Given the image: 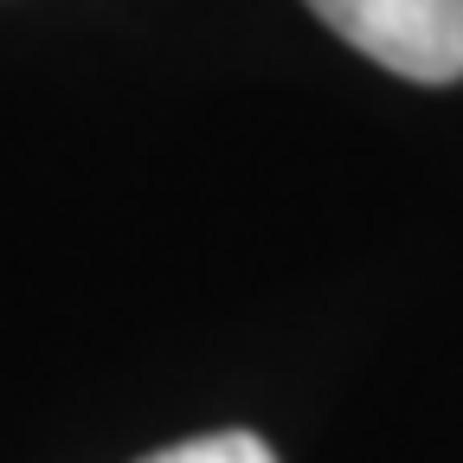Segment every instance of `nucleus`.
Returning <instances> with one entry per match:
<instances>
[{
	"label": "nucleus",
	"mask_w": 463,
	"mask_h": 463,
	"mask_svg": "<svg viewBox=\"0 0 463 463\" xmlns=\"http://www.w3.org/2000/svg\"><path fill=\"white\" fill-rule=\"evenodd\" d=\"M309 7L328 33L412 84L463 78V0H309Z\"/></svg>",
	"instance_id": "f257e3e1"
},
{
	"label": "nucleus",
	"mask_w": 463,
	"mask_h": 463,
	"mask_svg": "<svg viewBox=\"0 0 463 463\" xmlns=\"http://www.w3.org/2000/svg\"><path fill=\"white\" fill-rule=\"evenodd\" d=\"M142 463H277V450L258 431H206V438H187V444H167Z\"/></svg>",
	"instance_id": "f03ea898"
}]
</instances>
